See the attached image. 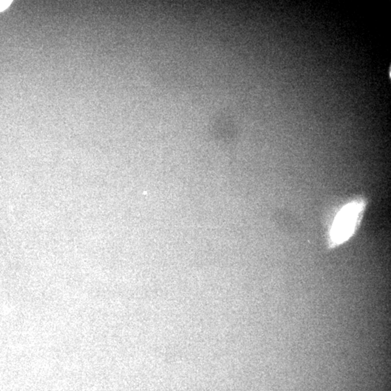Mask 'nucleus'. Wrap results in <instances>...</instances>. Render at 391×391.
Listing matches in <instances>:
<instances>
[{"instance_id":"1","label":"nucleus","mask_w":391,"mask_h":391,"mask_svg":"<svg viewBox=\"0 0 391 391\" xmlns=\"http://www.w3.org/2000/svg\"><path fill=\"white\" fill-rule=\"evenodd\" d=\"M365 206L364 201L358 199L344 206L338 212L331 227L329 238L331 247L345 242L354 233L361 221Z\"/></svg>"},{"instance_id":"2","label":"nucleus","mask_w":391,"mask_h":391,"mask_svg":"<svg viewBox=\"0 0 391 391\" xmlns=\"http://www.w3.org/2000/svg\"><path fill=\"white\" fill-rule=\"evenodd\" d=\"M11 3H12V1H8V0L2 1L0 0V12L7 9L11 6Z\"/></svg>"}]
</instances>
